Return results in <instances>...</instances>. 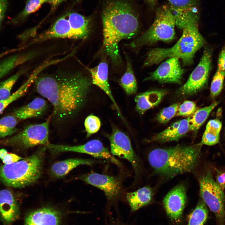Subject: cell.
Segmentation results:
<instances>
[{
	"label": "cell",
	"instance_id": "obj_1",
	"mask_svg": "<svg viewBox=\"0 0 225 225\" xmlns=\"http://www.w3.org/2000/svg\"><path fill=\"white\" fill-rule=\"evenodd\" d=\"M36 91L52 104L51 118L58 125L72 120L86 102L91 81L80 71L38 75Z\"/></svg>",
	"mask_w": 225,
	"mask_h": 225
},
{
	"label": "cell",
	"instance_id": "obj_2",
	"mask_svg": "<svg viewBox=\"0 0 225 225\" xmlns=\"http://www.w3.org/2000/svg\"><path fill=\"white\" fill-rule=\"evenodd\" d=\"M202 144L177 145L152 151L149 162L154 173L167 178L194 172L198 164Z\"/></svg>",
	"mask_w": 225,
	"mask_h": 225
},
{
	"label": "cell",
	"instance_id": "obj_3",
	"mask_svg": "<svg viewBox=\"0 0 225 225\" xmlns=\"http://www.w3.org/2000/svg\"><path fill=\"white\" fill-rule=\"evenodd\" d=\"M182 30L181 37L172 47L156 48L149 51L143 67L158 64L168 58L180 59L185 66L192 64L195 54L205 45L206 41L199 32L198 23L189 24Z\"/></svg>",
	"mask_w": 225,
	"mask_h": 225
},
{
	"label": "cell",
	"instance_id": "obj_4",
	"mask_svg": "<svg viewBox=\"0 0 225 225\" xmlns=\"http://www.w3.org/2000/svg\"><path fill=\"white\" fill-rule=\"evenodd\" d=\"M47 147L39 148L32 155L10 164L0 166V181L5 185L21 188L40 178Z\"/></svg>",
	"mask_w": 225,
	"mask_h": 225
},
{
	"label": "cell",
	"instance_id": "obj_5",
	"mask_svg": "<svg viewBox=\"0 0 225 225\" xmlns=\"http://www.w3.org/2000/svg\"><path fill=\"white\" fill-rule=\"evenodd\" d=\"M90 18L69 12L59 17L50 28L34 38L29 45L54 38L84 39L90 34Z\"/></svg>",
	"mask_w": 225,
	"mask_h": 225
},
{
	"label": "cell",
	"instance_id": "obj_6",
	"mask_svg": "<svg viewBox=\"0 0 225 225\" xmlns=\"http://www.w3.org/2000/svg\"><path fill=\"white\" fill-rule=\"evenodd\" d=\"M175 17L169 6H161L157 9L155 20L150 27L130 45L136 48L159 41L170 42L175 37Z\"/></svg>",
	"mask_w": 225,
	"mask_h": 225
},
{
	"label": "cell",
	"instance_id": "obj_7",
	"mask_svg": "<svg viewBox=\"0 0 225 225\" xmlns=\"http://www.w3.org/2000/svg\"><path fill=\"white\" fill-rule=\"evenodd\" d=\"M200 195L214 213L216 225H225V196L214 180L211 171L206 169L199 177Z\"/></svg>",
	"mask_w": 225,
	"mask_h": 225
},
{
	"label": "cell",
	"instance_id": "obj_8",
	"mask_svg": "<svg viewBox=\"0 0 225 225\" xmlns=\"http://www.w3.org/2000/svg\"><path fill=\"white\" fill-rule=\"evenodd\" d=\"M51 116L44 122L30 124L14 135L0 140V144L21 149H27L38 145L49 143V126Z\"/></svg>",
	"mask_w": 225,
	"mask_h": 225
},
{
	"label": "cell",
	"instance_id": "obj_9",
	"mask_svg": "<svg viewBox=\"0 0 225 225\" xmlns=\"http://www.w3.org/2000/svg\"><path fill=\"white\" fill-rule=\"evenodd\" d=\"M212 54L211 48L208 47L204 48L199 63L186 83L178 90L179 95L182 96L192 95L205 87L212 67Z\"/></svg>",
	"mask_w": 225,
	"mask_h": 225
},
{
	"label": "cell",
	"instance_id": "obj_10",
	"mask_svg": "<svg viewBox=\"0 0 225 225\" xmlns=\"http://www.w3.org/2000/svg\"><path fill=\"white\" fill-rule=\"evenodd\" d=\"M46 146L53 152H72L85 153L96 158L108 160L118 167L121 166L120 162L104 146L101 142L98 140H92L84 144L77 146L49 143Z\"/></svg>",
	"mask_w": 225,
	"mask_h": 225
},
{
	"label": "cell",
	"instance_id": "obj_11",
	"mask_svg": "<svg viewBox=\"0 0 225 225\" xmlns=\"http://www.w3.org/2000/svg\"><path fill=\"white\" fill-rule=\"evenodd\" d=\"M109 139L111 154L128 160L137 175L140 168L139 160L132 148L129 138L123 132L115 129Z\"/></svg>",
	"mask_w": 225,
	"mask_h": 225
},
{
	"label": "cell",
	"instance_id": "obj_12",
	"mask_svg": "<svg viewBox=\"0 0 225 225\" xmlns=\"http://www.w3.org/2000/svg\"><path fill=\"white\" fill-rule=\"evenodd\" d=\"M184 71L179 59L170 58L162 63L144 80L157 81L161 83L180 84Z\"/></svg>",
	"mask_w": 225,
	"mask_h": 225
},
{
	"label": "cell",
	"instance_id": "obj_13",
	"mask_svg": "<svg viewBox=\"0 0 225 225\" xmlns=\"http://www.w3.org/2000/svg\"><path fill=\"white\" fill-rule=\"evenodd\" d=\"M79 178L103 191L108 199H114L121 193V183L117 177L92 172L82 175Z\"/></svg>",
	"mask_w": 225,
	"mask_h": 225
},
{
	"label": "cell",
	"instance_id": "obj_14",
	"mask_svg": "<svg viewBox=\"0 0 225 225\" xmlns=\"http://www.w3.org/2000/svg\"><path fill=\"white\" fill-rule=\"evenodd\" d=\"M186 201V189L182 183L174 187L165 196L164 206L172 220H177L181 218Z\"/></svg>",
	"mask_w": 225,
	"mask_h": 225
},
{
	"label": "cell",
	"instance_id": "obj_15",
	"mask_svg": "<svg viewBox=\"0 0 225 225\" xmlns=\"http://www.w3.org/2000/svg\"><path fill=\"white\" fill-rule=\"evenodd\" d=\"M20 214L19 205L13 193L4 189L0 190V219L5 225L17 220Z\"/></svg>",
	"mask_w": 225,
	"mask_h": 225
},
{
	"label": "cell",
	"instance_id": "obj_16",
	"mask_svg": "<svg viewBox=\"0 0 225 225\" xmlns=\"http://www.w3.org/2000/svg\"><path fill=\"white\" fill-rule=\"evenodd\" d=\"M190 117L177 121L162 132L153 136L150 142H166L177 141L189 131Z\"/></svg>",
	"mask_w": 225,
	"mask_h": 225
},
{
	"label": "cell",
	"instance_id": "obj_17",
	"mask_svg": "<svg viewBox=\"0 0 225 225\" xmlns=\"http://www.w3.org/2000/svg\"><path fill=\"white\" fill-rule=\"evenodd\" d=\"M61 219L59 211L53 208H44L28 214L24 225H59Z\"/></svg>",
	"mask_w": 225,
	"mask_h": 225
},
{
	"label": "cell",
	"instance_id": "obj_18",
	"mask_svg": "<svg viewBox=\"0 0 225 225\" xmlns=\"http://www.w3.org/2000/svg\"><path fill=\"white\" fill-rule=\"evenodd\" d=\"M91 77L92 83L102 90L109 97L113 102L117 111L121 113L112 94L109 84L108 66L105 61L101 62L97 66L92 68H88Z\"/></svg>",
	"mask_w": 225,
	"mask_h": 225
},
{
	"label": "cell",
	"instance_id": "obj_19",
	"mask_svg": "<svg viewBox=\"0 0 225 225\" xmlns=\"http://www.w3.org/2000/svg\"><path fill=\"white\" fill-rule=\"evenodd\" d=\"M167 93L166 90L161 89L147 91L138 94L135 98L136 111L143 114L147 110L158 105Z\"/></svg>",
	"mask_w": 225,
	"mask_h": 225
},
{
	"label": "cell",
	"instance_id": "obj_20",
	"mask_svg": "<svg viewBox=\"0 0 225 225\" xmlns=\"http://www.w3.org/2000/svg\"><path fill=\"white\" fill-rule=\"evenodd\" d=\"M47 108V103L44 99L37 98L27 105L14 110L12 115L19 120L26 119L40 116Z\"/></svg>",
	"mask_w": 225,
	"mask_h": 225
},
{
	"label": "cell",
	"instance_id": "obj_21",
	"mask_svg": "<svg viewBox=\"0 0 225 225\" xmlns=\"http://www.w3.org/2000/svg\"><path fill=\"white\" fill-rule=\"evenodd\" d=\"M97 162L93 160L81 158H70L54 163L50 170V173L57 178H62L71 170L82 165H91Z\"/></svg>",
	"mask_w": 225,
	"mask_h": 225
},
{
	"label": "cell",
	"instance_id": "obj_22",
	"mask_svg": "<svg viewBox=\"0 0 225 225\" xmlns=\"http://www.w3.org/2000/svg\"><path fill=\"white\" fill-rule=\"evenodd\" d=\"M153 194L152 189L146 186L134 192L127 193L126 198L132 210L135 211L150 203Z\"/></svg>",
	"mask_w": 225,
	"mask_h": 225
},
{
	"label": "cell",
	"instance_id": "obj_23",
	"mask_svg": "<svg viewBox=\"0 0 225 225\" xmlns=\"http://www.w3.org/2000/svg\"><path fill=\"white\" fill-rule=\"evenodd\" d=\"M35 53H29L13 55L0 61V79L12 70L31 59Z\"/></svg>",
	"mask_w": 225,
	"mask_h": 225
},
{
	"label": "cell",
	"instance_id": "obj_24",
	"mask_svg": "<svg viewBox=\"0 0 225 225\" xmlns=\"http://www.w3.org/2000/svg\"><path fill=\"white\" fill-rule=\"evenodd\" d=\"M219 103V101H215L208 106L197 109L192 118L190 117L189 131L197 132L208 118L210 112Z\"/></svg>",
	"mask_w": 225,
	"mask_h": 225
},
{
	"label": "cell",
	"instance_id": "obj_25",
	"mask_svg": "<svg viewBox=\"0 0 225 225\" xmlns=\"http://www.w3.org/2000/svg\"><path fill=\"white\" fill-rule=\"evenodd\" d=\"M126 69L121 78L120 84L127 94L132 95L136 92L137 82L131 61L127 56L126 57Z\"/></svg>",
	"mask_w": 225,
	"mask_h": 225
},
{
	"label": "cell",
	"instance_id": "obj_26",
	"mask_svg": "<svg viewBox=\"0 0 225 225\" xmlns=\"http://www.w3.org/2000/svg\"><path fill=\"white\" fill-rule=\"evenodd\" d=\"M49 2L50 0H27L23 10L9 23L15 25L20 23L30 15L38 10L42 4Z\"/></svg>",
	"mask_w": 225,
	"mask_h": 225
},
{
	"label": "cell",
	"instance_id": "obj_27",
	"mask_svg": "<svg viewBox=\"0 0 225 225\" xmlns=\"http://www.w3.org/2000/svg\"><path fill=\"white\" fill-rule=\"evenodd\" d=\"M208 210L201 199L190 216L188 225H203L207 221Z\"/></svg>",
	"mask_w": 225,
	"mask_h": 225
},
{
	"label": "cell",
	"instance_id": "obj_28",
	"mask_svg": "<svg viewBox=\"0 0 225 225\" xmlns=\"http://www.w3.org/2000/svg\"><path fill=\"white\" fill-rule=\"evenodd\" d=\"M19 119L13 115L0 119V138H3L15 133Z\"/></svg>",
	"mask_w": 225,
	"mask_h": 225
},
{
	"label": "cell",
	"instance_id": "obj_29",
	"mask_svg": "<svg viewBox=\"0 0 225 225\" xmlns=\"http://www.w3.org/2000/svg\"><path fill=\"white\" fill-rule=\"evenodd\" d=\"M173 14L185 12L198 8L200 0H167Z\"/></svg>",
	"mask_w": 225,
	"mask_h": 225
},
{
	"label": "cell",
	"instance_id": "obj_30",
	"mask_svg": "<svg viewBox=\"0 0 225 225\" xmlns=\"http://www.w3.org/2000/svg\"><path fill=\"white\" fill-rule=\"evenodd\" d=\"M34 77L31 76L9 98L4 100L0 101V114L9 104L25 94L30 85L34 82Z\"/></svg>",
	"mask_w": 225,
	"mask_h": 225
},
{
	"label": "cell",
	"instance_id": "obj_31",
	"mask_svg": "<svg viewBox=\"0 0 225 225\" xmlns=\"http://www.w3.org/2000/svg\"><path fill=\"white\" fill-rule=\"evenodd\" d=\"M27 70L26 69L21 70L7 79L0 82V101L6 99L10 96L13 86Z\"/></svg>",
	"mask_w": 225,
	"mask_h": 225
},
{
	"label": "cell",
	"instance_id": "obj_32",
	"mask_svg": "<svg viewBox=\"0 0 225 225\" xmlns=\"http://www.w3.org/2000/svg\"><path fill=\"white\" fill-rule=\"evenodd\" d=\"M225 77V71L217 69L214 75L210 87V95L211 98H214L220 93L223 87Z\"/></svg>",
	"mask_w": 225,
	"mask_h": 225
},
{
	"label": "cell",
	"instance_id": "obj_33",
	"mask_svg": "<svg viewBox=\"0 0 225 225\" xmlns=\"http://www.w3.org/2000/svg\"><path fill=\"white\" fill-rule=\"evenodd\" d=\"M179 105V103H175L164 108L158 113L156 117V120L162 124L168 122L176 116Z\"/></svg>",
	"mask_w": 225,
	"mask_h": 225
},
{
	"label": "cell",
	"instance_id": "obj_34",
	"mask_svg": "<svg viewBox=\"0 0 225 225\" xmlns=\"http://www.w3.org/2000/svg\"><path fill=\"white\" fill-rule=\"evenodd\" d=\"M87 138L96 133L101 126V122L99 118L93 115L88 116L85 119L84 123Z\"/></svg>",
	"mask_w": 225,
	"mask_h": 225
},
{
	"label": "cell",
	"instance_id": "obj_35",
	"mask_svg": "<svg viewBox=\"0 0 225 225\" xmlns=\"http://www.w3.org/2000/svg\"><path fill=\"white\" fill-rule=\"evenodd\" d=\"M197 109L196 105L194 102L185 101L179 105L176 116H189L192 115Z\"/></svg>",
	"mask_w": 225,
	"mask_h": 225
},
{
	"label": "cell",
	"instance_id": "obj_36",
	"mask_svg": "<svg viewBox=\"0 0 225 225\" xmlns=\"http://www.w3.org/2000/svg\"><path fill=\"white\" fill-rule=\"evenodd\" d=\"M219 139L220 133L205 130L201 142L202 145L212 146L218 143Z\"/></svg>",
	"mask_w": 225,
	"mask_h": 225
},
{
	"label": "cell",
	"instance_id": "obj_37",
	"mask_svg": "<svg viewBox=\"0 0 225 225\" xmlns=\"http://www.w3.org/2000/svg\"><path fill=\"white\" fill-rule=\"evenodd\" d=\"M222 127L221 122L218 119H212L207 123L205 130L220 133Z\"/></svg>",
	"mask_w": 225,
	"mask_h": 225
},
{
	"label": "cell",
	"instance_id": "obj_38",
	"mask_svg": "<svg viewBox=\"0 0 225 225\" xmlns=\"http://www.w3.org/2000/svg\"><path fill=\"white\" fill-rule=\"evenodd\" d=\"M24 158L13 153H8L2 160L4 164H10Z\"/></svg>",
	"mask_w": 225,
	"mask_h": 225
},
{
	"label": "cell",
	"instance_id": "obj_39",
	"mask_svg": "<svg viewBox=\"0 0 225 225\" xmlns=\"http://www.w3.org/2000/svg\"><path fill=\"white\" fill-rule=\"evenodd\" d=\"M216 182L222 191L225 188V172L216 169Z\"/></svg>",
	"mask_w": 225,
	"mask_h": 225
},
{
	"label": "cell",
	"instance_id": "obj_40",
	"mask_svg": "<svg viewBox=\"0 0 225 225\" xmlns=\"http://www.w3.org/2000/svg\"><path fill=\"white\" fill-rule=\"evenodd\" d=\"M218 69L225 71V46L222 48L219 55Z\"/></svg>",
	"mask_w": 225,
	"mask_h": 225
},
{
	"label": "cell",
	"instance_id": "obj_41",
	"mask_svg": "<svg viewBox=\"0 0 225 225\" xmlns=\"http://www.w3.org/2000/svg\"><path fill=\"white\" fill-rule=\"evenodd\" d=\"M8 0H0V28L8 6Z\"/></svg>",
	"mask_w": 225,
	"mask_h": 225
},
{
	"label": "cell",
	"instance_id": "obj_42",
	"mask_svg": "<svg viewBox=\"0 0 225 225\" xmlns=\"http://www.w3.org/2000/svg\"><path fill=\"white\" fill-rule=\"evenodd\" d=\"M66 0H50L49 3L51 5L50 14L54 12L62 2Z\"/></svg>",
	"mask_w": 225,
	"mask_h": 225
},
{
	"label": "cell",
	"instance_id": "obj_43",
	"mask_svg": "<svg viewBox=\"0 0 225 225\" xmlns=\"http://www.w3.org/2000/svg\"><path fill=\"white\" fill-rule=\"evenodd\" d=\"M8 154V152L6 149H0V158L2 160Z\"/></svg>",
	"mask_w": 225,
	"mask_h": 225
},
{
	"label": "cell",
	"instance_id": "obj_44",
	"mask_svg": "<svg viewBox=\"0 0 225 225\" xmlns=\"http://www.w3.org/2000/svg\"><path fill=\"white\" fill-rule=\"evenodd\" d=\"M148 3L152 7H154L157 3V0H146Z\"/></svg>",
	"mask_w": 225,
	"mask_h": 225
},
{
	"label": "cell",
	"instance_id": "obj_45",
	"mask_svg": "<svg viewBox=\"0 0 225 225\" xmlns=\"http://www.w3.org/2000/svg\"><path fill=\"white\" fill-rule=\"evenodd\" d=\"M224 86H225V84H224Z\"/></svg>",
	"mask_w": 225,
	"mask_h": 225
}]
</instances>
